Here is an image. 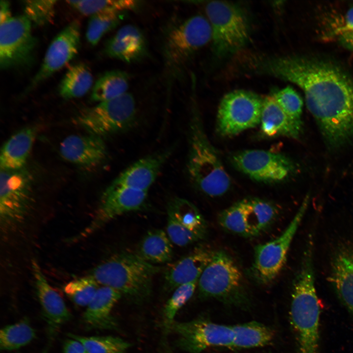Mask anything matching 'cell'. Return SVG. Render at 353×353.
<instances>
[{
	"instance_id": "603a6c76",
	"label": "cell",
	"mask_w": 353,
	"mask_h": 353,
	"mask_svg": "<svg viewBox=\"0 0 353 353\" xmlns=\"http://www.w3.org/2000/svg\"><path fill=\"white\" fill-rule=\"evenodd\" d=\"M122 294L116 290L105 286L98 289L95 296L86 306L82 321L87 329H114L117 323L112 311Z\"/></svg>"
},
{
	"instance_id": "484cf974",
	"label": "cell",
	"mask_w": 353,
	"mask_h": 353,
	"mask_svg": "<svg viewBox=\"0 0 353 353\" xmlns=\"http://www.w3.org/2000/svg\"><path fill=\"white\" fill-rule=\"evenodd\" d=\"M36 136L34 127H25L12 135L4 144L0 155V170L24 168Z\"/></svg>"
},
{
	"instance_id": "e0dca14e",
	"label": "cell",
	"mask_w": 353,
	"mask_h": 353,
	"mask_svg": "<svg viewBox=\"0 0 353 353\" xmlns=\"http://www.w3.org/2000/svg\"><path fill=\"white\" fill-rule=\"evenodd\" d=\"M80 41V24L77 21H74L51 42L39 70L31 80L29 89L39 84L68 63L77 54Z\"/></svg>"
},
{
	"instance_id": "f1b7e54d",
	"label": "cell",
	"mask_w": 353,
	"mask_h": 353,
	"mask_svg": "<svg viewBox=\"0 0 353 353\" xmlns=\"http://www.w3.org/2000/svg\"><path fill=\"white\" fill-rule=\"evenodd\" d=\"M232 348L248 349L263 347L273 340L275 333L270 328L255 321L231 326Z\"/></svg>"
},
{
	"instance_id": "4dcf8cb0",
	"label": "cell",
	"mask_w": 353,
	"mask_h": 353,
	"mask_svg": "<svg viewBox=\"0 0 353 353\" xmlns=\"http://www.w3.org/2000/svg\"><path fill=\"white\" fill-rule=\"evenodd\" d=\"M93 78L88 67L82 63L71 66L61 80L60 95L66 99L80 98L85 95L93 85Z\"/></svg>"
},
{
	"instance_id": "836d02e7",
	"label": "cell",
	"mask_w": 353,
	"mask_h": 353,
	"mask_svg": "<svg viewBox=\"0 0 353 353\" xmlns=\"http://www.w3.org/2000/svg\"><path fill=\"white\" fill-rule=\"evenodd\" d=\"M68 336L80 342L88 353H125L131 346L125 340L112 336H84L72 333Z\"/></svg>"
},
{
	"instance_id": "f35d334b",
	"label": "cell",
	"mask_w": 353,
	"mask_h": 353,
	"mask_svg": "<svg viewBox=\"0 0 353 353\" xmlns=\"http://www.w3.org/2000/svg\"><path fill=\"white\" fill-rule=\"evenodd\" d=\"M254 223L260 234L278 217L279 209L271 202L259 198H249Z\"/></svg>"
},
{
	"instance_id": "4316f807",
	"label": "cell",
	"mask_w": 353,
	"mask_h": 353,
	"mask_svg": "<svg viewBox=\"0 0 353 353\" xmlns=\"http://www.w3.org/2000/svg\"><path fill=\"white\" fill-rule=\"evenodd\" d=\"M220 226L231 233L245 237L259 234L252 213L249 199L238 201L221 212L218 217Z\"/></svg>"
},
{
	"instance_id": "52a82bcc",
	"label": "cell",
	"mask_w": 353,
	"mask_h": 353,
	"mask_svg": "<svg viewBox=\"0 0 353 353\" xmlns=\"http://www.w3.org/2000/svg\"><path fill=\"white\" fill-rule=\"evenodd\" d=\"M201 298H213L230 303L239 302L245 295V283L242 271L227 253L214 252L198 281Z\"/></svg>"
},
{
	"instance_id": "6da1fadb",
	"label": "cell",
	"mask_w": 353,
	"mask_h": 353,
	"mask_svg": "<svg viewBox=\"0 0 353 353\" xmlns=\"http://www.w3.org/2000/svg\"><path fill=\"white\" fill-rule=\"evenodd\" d=\"M261 67L303 90L306 106L330 149L353 142V81L345 72L327 61L298 56L268 59Z\"/></svg>"
},
{
	"instance_id": "5b68a950",
	"label": "cell",
	"mask_w": 353,
	"mask_h": 353,
	"mask_svg": "<svg viewBox=\"0 0 353 353\" xmlns=\"http://www.w3.org/2000/svg\"><path fill=\"white\" fill-rule=\"evenodd\" d=\"M211 40V30L206 17L196 15L173 24L166 29L162 52L169 77L183 72L193 55Z\"/></svg>"
},
{
	"instance_id": "7a4b0ae2",
	"label": "cell",
	"mask_w": 353,
	"mask_h": 353,
	"mask_svg": "<svg viewBox=\"0 0 353 353\" xmlns=\"http://www.w3.org/2000/svg\"><path fill=\"white\" fill-rule=\"evenodd\" d=\"M293 284L290 319L299 353H318L320 306L315 286L313 243L309 242Z\"/></svg>"
},
{
	"instance_id": "ee69618b",
	"label": "cell",
	"mask_w": 353,
	"mask_h": 353,
	"mask_svg": "<svg viewBox=\"0 0 353 353\" xmlns=\"http://www.w3.org/2000/svg\"><path fill=\"white\" fill-rule=\"evenodd\" d=\"M340 44L346 49L353 51V32L343 33L338 36Z\"/></svg>"
},
{
	"instance_id": "74e56055",
	"label": "cell",
	"mask_w": 353,
	"mask_h": 353,
	"mask_svg": "<svg viewBox=\"0 0 353 353\" xmlns=\"http://www.w3.org/2000/svg\"><path fill=\"white\" fill-rule=\"evenodd\" d=\"M56 0H27L23 2L24 15L34 25L50 24L55 16Z\"/></svg>"
},
{
	"instance_id": "b9f144b4",
	"label": "cell",
	"mask_w": 353,
	"mask_h": 353,
	"mask_svg": "<svg viewBox=\"0 0 353 353\" xmlns=\"http://www.w3.org/2000/svg\"><path fill=\"white\" fill-rule=\"evenodd\" d=\"M64 353H88L84 346L79 341L71 338L65 341Z\"/></svg>"
},
{
	"instance_id": "2e32d148",
	"label": "cell",
	"mask_w": 353,
	"mask_h": 353,
	"mask_svg": "<svg viewBox=\"0 0 353 353\" xmlns=\"http://www.w3.org/2000/svg\"><path fill=\"white\" fill-rule=\"evenodd\" d=\"M166 233L172 243L186 246L202 239L206 224L198 208L184 198L175 197L167 206Z\"/></svg>"
},
{
	"instance_id": "ffe728a7",
	"label": "cell",
	"mask_w": 353,
	"mask_h": 353,
	"mask_svg": "<svg viewBox=\"0 0 353 353\" xmlns=\"http://www.w3.org/2000/svg\"><path fill=\"white\" fill-rule=\"evenodd\" d=\"M59 151L66 160L85 167L100 165L107 155L106 145L102 138L90 134L67 137L61 142Z\"/></svg>"
},
{
	"instance_id": "e575fe53",
	"label": "cell",
	"mask_w": 353,
	"mask_h": 353,
	"mask_svg": "<svg viewBox=\"0 0 353 353\" xmlns=\"http://www.w3.org/2000/svg\"><path fill=\"white\" fill-rule=\"evenodd\" d=\"M197 285L198 281H194L180 285L174 290L162 312L163 327L165 334L171 331L176 314L193 296Z\"/></svg>"
},
{
	"instance_id": "5bb4252c",
	"label": "cell",
	"mask_w": 353,
	"mask_h": 353,
	"mask_svg": "<svg viewBox=\"0 0 353 353\" xmlns=\"http://www.w3.org/2000/svg\"><path fill=\"white\" fill-rule=\"evenodd\" d=\"M235 168L251 179L264 183H275L286 179L294 166L285 155L261 150H247L233 154L230 158Z\"/></svg>"
},
{
	"instance_id": "44dd1931",
	"label": "cell",
	"mask_w": 353,
	"mask_h": 353,
	"mask_svg": "<svg viewBox=\"0 0 353 353\" xmlns=\"http://www.w3.org/2000/svg\"><path fill=\"white\" fill-rule=\"evenodd\" d=\"M214 253L204 247L196 248L170 265L164 275L165 291L169 292L182 284L198 281Z\"/></svg>"
},
{
	"instance_id": "ba28073f",
	"label": "cell",
	"mask_w": 353,
	"mask_h": 353,
	"mask_svg": "<svg viewBox=\"0 0 353 353\" xmlns=\"http://www.w3.org/2000/svg\"><path fill=\"white\" fill-rule=\"evenodd\" d=\"M136 118L135 99L127 92L85 110L78 116L76 121L89 134L102 138L129 129L134 125Z\"/></svg>"
},
{
	"instance_id": "3957f363",
	"label": "cell",
	"mask_w": 353,
	"mask_h": 353,
	"mask_svg": "<svg viewBox=\"0 0 353 353\" xmlns=\"http://www.w3.org/2000/svg\"><path fill=\"white\" fill-rule=\"evenodd\" d=\"M187 171L195 186L211 197L225 194L231 179L215 149L209 141L200 115L193 110L188 125Z\"/></svg>"
},
{
	"instance_id": "9c48e42d",
	"label": "cell",
	"mask_w": 353,
	"mask_h": 353,
	"mask_svg": "<svg viewBox=\"0 0 353 353\" xmlns=\"http://www.w3.org/2000/svg\"><path fill=\"white\" fill-rule=\"evenodd\" d=\"M263 98L251 91L236 90L226 94L218 109L217 133L231 137L260 125Z\"/></svg>"
},
{
	"instance_id": "ab89813d",
	"label": "cell",
	"mask_w": 353,
	"mask_h": 353,
	"mask_svg": "<svg viewBox=\"0 0 353 353\" xmlns=\"http://www.w3.org/2000/svg\"><path fill=\"white\" fill-rule=\"evenodd\" d=\"M272 95L289 117L295 120L302 121L303 101L293 88L288 86L275 92Z\"/></svg>"
},
{
	"instance_id": "1f68e13d",
	"label": "cell",
	"mask_w": 353,
	"mask_h": 353,
	"mask_svg": "<svg viewBox=\"0 0 353 353\" xmlns=\"http://www.w3.org/2000/svg\"><path fill=\"white\" fill-rule=\"evenodd\" d=\"M66 2L81 14L90 17L97 14L126 12L134 10L140 1L133 0H67Z\"/></svg>"
},
{
	"instance_id": "83f0119b",
	"label": "cell",
	"mask_w": 353,
	"mask_h": 353,
	"mask_svg": "<svg viewBox=\"0 0 353 353\" xmlns=\"http://www.w3.org/2000/svg\"><path fill=\"white\" fill-rule=\"evenodd\" d=\"M136 253L153 264L168 263L173 257L172 242L163 230L151 229L145 234L138 244Z\"/></svg>"
},
{
	"instance_id": "d590c367",
	"label": "cell",
	"mask_w": 353,
	"mask_h": 353,
	"mask_svg": "<svg viewBox=\"0 0 353 353\" xmlns=\"http://www.w3.org/2000/svg\"><path fill=\"white\" fill-rule=\"evenodd\" d=\"M126 12L99 13L90 17L86 37L92 46L97 45L108 32L116 27L124 20Z\"/></svg>"
},
{
	"instance_id": "d6986e66",
	"label": "cell",
	"mask_w": 353,
	"mask_h": 353,
	"mask_svg": "<svg viewBox=\"0 0 353 353\" xmlns=\"http://www.w3.org/2000/svg\"><path fill=\"white\" fill-rule=\"evenodd\" d=\"M172 151V149L165 150L137 160L119 174L110 184L148 191Z\"/></svg>"
},
{
	"instance_id": "8992f818",
	"label": "cell",
	"mask_w": 353,
	"mask_h": 353,
	"mask_svg": "<svg viewBox=\"0 0 353 353\" xmlns=\"http://www.w3.org/2000/svg\"><path fill=\"white\" fill-rule=\"evenodd\" d=\"M211 30V41L217 55L224 56L240 50L247 43L250 27L247 17L237 5L214 0L205 6Z\"/></svg>"
},
{
	"instance_id": "8d00e7d4",
	"label": "cell",
	"mask_w": 353,
	"mask_h": 353,
	"mask_svg": "<svg viewBox=\"0 0 353 353\" xmlns=\"http://www.w3.org/2000/svg\"><path fill=\"white\" fill-rule=\"evenodd\" d=\"M99 285L89 275L70 281L64 286V291L75 304L87 306L99 288Z\"/></svg>"
},
{
	"instance_id": "60d3db41",
	"label": "cell",
	"mask_w": 353,
	"mask_h": 353,
	"mask_svg": "<svg viewBox=\"0 0 353 353\" xmlns=\"http://www.w3.org/2000/svg\"><path fill=\"white\" fill-rule=\"evenodd\" d=\"M338 36L349 32H353V7L348 10L343 18L342 24L333 31Z\"/></svg>"
},
{
	"instance_id": "cb8c5ba5",
	"label": "cell",
	"mask_w": 353,
	"mask_h": 353,
	"mask_svg": "<svg viewBox=\"0 0 353 353\" xmlns=\"http://www.w3.org/2000/svg\"><path fill=\"white\" fill-rule=\"evenodd\" d=\"M260 125L261 133L267 137L298 139L302 131V121L289 117L272 95L263 98Z\"/></svg>"
},
{
	"instance_id": "8fae6325",
	"label": "cell",
	"mask_w": 353,
	"mask_h": 353,
	"mask_svg": "<svg viewBox=\"0 0 353 353\" xmlns=\"http://www.w3.org/2000/svg\"><path fill=\"white\" fill-rule=\"evenodd\" d=\"M0 221L4 231L22 223L32 202L33 179L25 168L0 170Z\"/></svg>"
},
{
	"instance_id": "7c38bea8",
	"label": "cell",
	"mask_w": 353,
	"mask_h": 353,
	"mask_svg": "<svg viewBox=\"0 0 353 353\" xmlns=\"http://www.w3.org/2000/svg\"><path fill=\"white\" fill-rule=\"evenodd\" d=\"M171 331L178 336L176 346L188 353H201L213 347L232 346L231 326L216 324L204 318L188 322H175Z\"/></svg>"
},
{
	"instance_id": "4fadbf2b",
	"label": "cell",
	"mask_w": 353,
	"mask_h": 353,
	"mask_svg": "<svg viewBox=\"0 0 353 353\" xmlns=\"http://www.w3.org/2000/svg\"><path fill=\"white\" fill-rule=\"evenodd\" d=\"M0 67H20L29 63L36 44L31 23L24 15L12 17L0 24Z\"/></svg>"
},
{
	"instance_id": "ac0fdd59",
	"label": "cell",
	"mask_w": 353,
	"mask_h": 353,
	"mask_svg": "<svg viewBox=\"0 0 353 353\" xmlns=\"http://www.w3.org/2000/svg\"><path fill=\"white\" fill-rule=\"evenodd\" d=\"M36 292L47 325L48 342L50 344L62 326L72 315L61 296L49 283L36 260L32 261Z\"/></svg>"
},
{
	"instance_id": "7bdbcfd3",
	"label": "cell",
	"mask_w": 353,
	"mask_h": 353,
	"mask_svg": "<svg viewBox=\"0 0 353 353\" xmlns=\"http://www.w3.org/2000/svg\"><path fill=\"white\" fill-rule=\"evenodd\" d=\"M12 17L10 3L7 0H1L0 3V24L8 21Z\"/></svg>"
},
{
	"instance_id": "d6a6232c",
	"label": "cell",
	"mask_w": 353,
	"mask_h": 353,
	"mask_svg": "<svg viewBox=\"0 0 353 353\" xmlns=\"http://www.w3.org/2000/svg\"><path fill=\"white\" fill-rule=\"evenodd\" d=\"M34 329L26 319L5 326L0 331L1 350L13 351L30 343L35 337Z\"/></svg>"
},
{
	"instance_id": "f546056e",
	"label": "cell",
	"mask_w": 353,
	"mask_h": 353,
	"mask_svg": "<svg viewBox=\"0 0 353 353\" xmlns=\"http://www.w3.org/2000/svg\"><path fill=\"white\" fill-rule=\"evenodd\" d=\"M129 77L123 71L113 70L103 74L92 89L91 99L99 102L111 100L127 93Z\"/></svg>"
},
{
	"instance_id": "7402d4cb",
	"label": "cell",
	"mask_w": 353,
	"mask_h": 353,
	"mask_svg": "<svg viewBox=\"0 0 353 353\" xmlns=\"http://www.w3.org/2000/svg\"><path fill=\"white\" fill-rule=\"evenodd\" d=\"M104 51L111 58L128 63L135 62L147 54L146 40L138 27L126 25L107 42Z\"/></svg>"
},
{
	"instance_id": "d4e9b609",
	"label": "cell",
	"mask_w": 353,
	"mask_h": 353,
	"mask_svg": "<svg viewBox=\"0 0 353 353\" xmlns=\"http://www.w3.org/2000/svg\"><path fill=\"white\" fill-rule=\"evenodd\" d=\"M328 279L353 314V248L345 247L337 252Z\"/></svg>"
},
{
	"instance_id": "9a60e30c",
	"label": "cell",
	"mask_w": 353,
	"mask_h": 353,
	"mask_svg": "<svg viewBox=\"0 0 353 353\" xmlns=\"http://www.w3.org/2000/svg\"><path fill=\"white\" fill-rule=\"evenodd\" d=\"M148 192L110 184L103 193L90 223L73 240L85 238L115 218L141 209L147 201Z\"/></svg>"
},
{
	"instance_id": "277c9868",
	"label": "cell",
	"mask_w": 353,
	"mask_h": 353,
	"mask_svg": "<svg viewBox=\"0 0 353 353\" xmlns=\"http://www.w3.org/2000/svg\"><path fill=\"white\" fill-rule=\"evenodd\" d=\"M159 267L136 253H117L95 267L89 276L101 286L112 288L131 301L141 303L150 297Z\"/></svg>"
},
{
	"instance_id": "30bf717a",
	"label": "cell",
	"mask_w": 353,
	"mask_h": 353,
	"mask_svg": "<svg viewBox=\"0 0 353 353\" xmlns=\"http://www.w3.org/2000/svg\"><path fill=\"white\" fill-rule=\"evenodd\" d=\"M310 198L307 194L293 219L280 236L255 247L252 272L259 283H270L281 271L290 245L307 209Z\"/></svg>"
}]
</instances>
